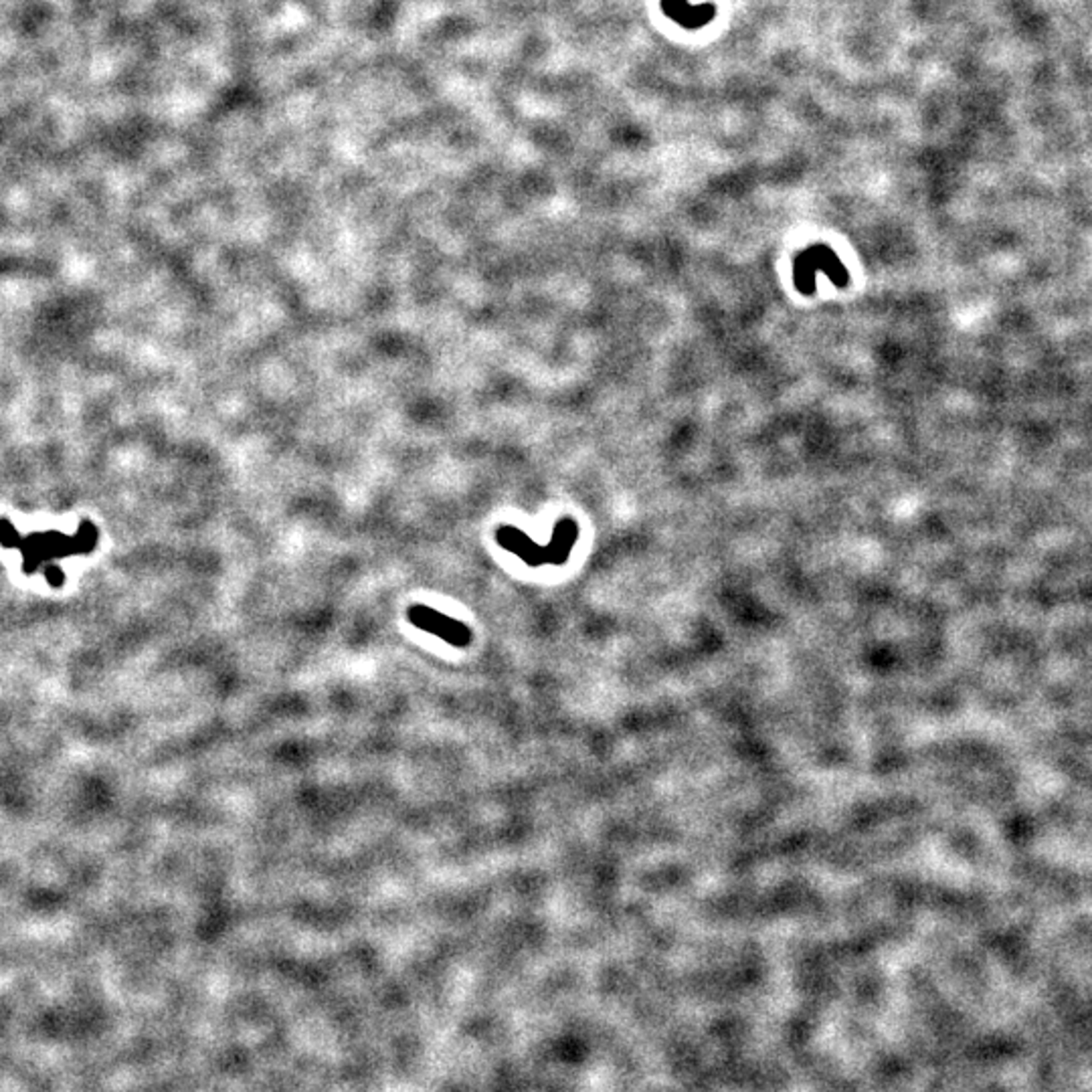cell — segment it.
<instances>
[{"instance_id":"1","label":"cell","mask_w":1092,"mask_h":1092,"mask_svg":"<svg viewBox=\"0 0 1092 1092\" xmlns=\"http://www.w3.org/2000/svg\"><path fill=\"white\" fill-rule=\"evenodd\" d=\"M407 617L415 627H419V630L436 635V638L447 641V644L453 648H468L471 644V639H474V633H471V630L466 623L439 614V611L431 609L427 605L409 607Z\"/></svg>"},{"instance_id":"2","label":"cell","mask_w":1092,"mask_h":1092,"mask_svg":"<svg viewBox=\"0 0 1092 1092\" xmlns=\"http://www.w3.org/2000/svg\"><path fill=\"white\" fill-rule=\"evenodd\" d=\"M495 540L506 551L521 556L529 567H540V564L548 563L546 546H538L537 542L529 538V534L514 529V526H502V529L495 530Z\"/></svg>"},{"instance_id":"3","label":"cell","mask_w":1092,"mask_h":1092,"mask_svg":"<svg viewBox=\"0 0 1092 1092\" xmlns=\"http://www.w3.org/2000/svg\"><path fill=\"white\" fill-rule=\"evenodd\" d=\"M662 11L686 29H700L715 19V4L692 6L688 0H662Z\"/></svg>"},{"instance_id":"4","label":"cell","mask_w":1092,"mask_h":1092,"mask_svg":"<svg viewBox=\"0 0 1092 1092\" xmlns=\"http://www.w3.org/2000/svg\"><path fill=\"white\" fill-rule=\"evenodd\" d=\"M575 538H577V526L572 524L571 521H563V522L556 524L553 542L546 546L548 563L561 564L563 561H567L569 551H571V546H572V542H575Z\"/></svg>"}]
</instances>
